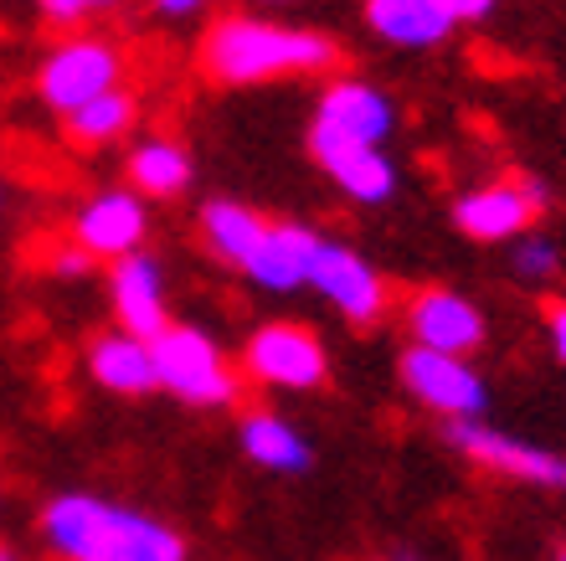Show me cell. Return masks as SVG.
<instances>
[{"instance_id": "cell-25", "label": "cell", "mask_w": 566, "mask_h": 561, "mask_svg": "<svg viewBox=\"0 0 566 561\" xmlns=\"http://www.w3.org/2000/svg\"><path fill=\"white\" fill-rule=\"evenodd\" d=\"M438 6H443V15L453 27H474V21H490L500 0H438Z\"/></svg>"}, {"instance_id": "cell-23", "label": "cell", "mask_w": 566, "mask_h": 561, "mask_svg": "<svg viewBox=\"0 0 566 561\" xmlns=\"http://www.w3.org/2000/svg\"><path fill=\"white\" fill-rule=\"evenodd\" d=\"M42 6L46 21H57V27H77V21H93V15L114 11L119 0H36Z\"/></svg>"}, {"instance_id": "cell-12", "label": "cell", "mask_w": 566, "mask_h": 561, "mask_svg": "<svg viewBox=\"0 0 566 561\" xmlns=\"http://www.w3.org/2000/svg\"><path fill=\"white\" fill-rule=\"evenodd\" d=\"M310 289L325 299V304H335L350 325H376L391 304V289H387V279L376 273V263H366L356 248L329 242V237H325V248H319V263H314V273H310Z\"/></svg>"}, {"instance_id": "cell-4", "label": "cell", "mask_w": 566, "mask_h": 561, "mask_svg": "<svg viewBox=\"0 0 566 561\" xmlns=\"http://www.w3.org/2000/svg\"><path fill=\"white\" fill-rule=\"evenodd\" d=\"M155 386L186 407H232L238 402V366L232 355L196 325H165L149 340Z\"/></svg>"}, {"instance_id": "cell-28", "label": "cell", "mask_w": 566, "mask_h": 561, "mask_svg": "<svg viewBox=\"0 0 566 561\" xmlns=\"http://www.w3.org/2000/svg\"><path fill=\"white\" fill-rule=\"evenodd\" d=\"M0 561H15V557H11V551H6V547H0Z\"/></svg>"}, {"instance_id": "cell-30", "label": "cell", "mask_w": 566, "mask_h": 561, "mask_svg": "<svg viewBox=\"0 0 566 561\" xmlns=\"http://www.w3.org/2000/svg\"><path fill=\"white\" fill-rule=\"evenodd\" d=\"M269 6H289V0H269Z\"/></svg>"}, {"instance_id": "cell-18", "label": "cell", "mask_w": 566, "mask_h": 561, "mask_svg": "<svg viewBox=\"0 0 566 561\" xmlns=\"http://www.w3.org/2000/svg\"><path fill=\"white\" fill-rule=\"evenodd\" d=\"M366 27L402 52H432L453 37V21L438 0H366Z\"/></svg>"}, {"instance_id": "cell-29", "label": "cell", "mask_w": 566, "mask_h": 561, "mask_svg": "<svg viewBox=\"0 0 566 561\" xmlns=\"http://www.w3.org/2000/svg\"><path fill=\"white\" fill-rule=\"evenodd\" d=\"M556 561H566V547H562V551H556Z\"/></svg>"}, {"instance_id": "cell-21", "label": "cell", "mask_w": 566, "mask_h": 561, "mask_svg": "<svg viewBox=\"0 0 566 561\" xmlns=\"http://www.w3.org/2000/svg\"><path fill=\"white\" fill-rule=\"evenodd\" d=\"M139 118V98L129 89L119 93H104V98H93L88 108H77V114L62 118V129H67V139L83 149H104L114 145V139H124V134L135 129Z\"/></svg>"}, {"instance_id": "cell-27", "label": "cell", "mask_w": 566, "mask_h": 561, "mask_svg": "<svg viewBox=\"0 0 566 561\" xmlns=\"http://www.w3.org/2000/svg\"><path fill=\"white\" fill-rule=\"evenodd\" d=\"M546 340H552V355L566 366V304H552V310H546Z\"/></svg>"}, {"instance_id": "cell-6", "label": "cell", "mask_w": 566, "mask_h": 561, "mask_svg": "<svg viewBox=\"0 0 566 561\" xmlns=\"http://www.w3.org/2000/svg\"><path fill=\"white\" fill-rule=\"evenodd\" d=\"M397 382L418 407H428L443 423H474L490 407V382L463 355H438L422 345H407L397 361Z\"/></svg>"}, {"instance_id": "cell-16", "label": "cell", "mask_w": 566, "mask_h": 561, "mask_svg": "<svg viewBox=\"0 0 566 561\" xmlns=\"http://www.w3.org/2000/svg\"><path fill=\"white\" fill-rule=\"evenodd\" d=\"M196 165H191V149L180 145L176 134H145L129 145V160H124V180L129 191H139L145 201H170L191 186Z\"/></svg>"}, {"instance_id": "cell-9", "label": "cell", "mask_w": 566, "mask_h": 561, "mask_svg": "<svg viewBox=\"0 0 566 561\" xmlns=\"http://www.w3.org/2000/svg\"><path fill=\"white\" fill-rule=\"evenodd\" d=\"M546 201L552 196L541 180H484L453 201V227L469 242H521L546 211Z\"/></svg>"}, {"instance_id": "cell-10", "label": "cell", "mask_w": 566, "mask_h": 561, "mask_svg": "<svg viewBox=\"0 0 566 561\" xmlns=\"http://www.w3.org/2000/svg\"><path fill=\"white\" fill-rule=\"evenodd\" d=\"M67 237L88 252L93 263H124V258H135V252H145V237H149L145 196L129 191V186L93 191L88 201L73 211V232Z\"/></svg>"}, {"instance_id": "cell-13", "label": "cell", "mask_w": 566, "mask_h": 561, "mask_svg": "<svg viewBox=\"0 0 566 561\" xmlns=\"http://www.w3.org/2000/svg\"><path fill=\"white\" fill-rule=\"evenodd\" d=\"M319 248L325 237L304 222H269L263 242L253 248V258L242 263L248 283H258L263 294H294V289H310V273L319 263Z\"/></svg>"}, {"instance_id": "cell-19", "label": "cell", "mask_w": 566, "mask_h": 561, "mask_svg": "<svg viewBox=\"0 0 566 561\" xmlns=\"http://www.w3.org/2000/svg\"><path fill=\"white\" fill-rule=\"evenodd\" d=\"M196 227H201V242H207L211 258H222L232 268L248 263L253 248L263 242V232H269V222L253 207H242V201H207Z\"/></svg>"}, {"instance_id": "cell-7", "label": "cell", "mask_w": 566, "mask_h": 561, "mask_svg": "<svg viewBox=\"0 0 566 561\" xmlns=\"http://www.w3.org/2000/svg\"><path fill=\"white\" fill-rule=\"evenodd\" d=\"M242 371L269 392H314L329 382V351L298 320H273L242 345Z\"/></svg>"}, {"instance_id": "cell-15", "label": "cell", "mask_w": 566, "mask_h": 561, "mask_svg": "<svg viewBox=\"0 0 566 561\" xmlns=\"http://www.w3.org/2000/svg\"><path fill=\"white\" fill-rule=\"evenodd\" d=\"M88 376L114 397H145L155 392V355H149V340L129 335V330H104V335L88 340Z\"/></svg>"}, {"instance_id": "cell-24", "label": "cell", "mask_w": 566, "mask_h": 561, "mask_svg": "<svg viewBox=\"0 0 566 561\" xmlns=\"http://www.w3.org/2000/svg\"><path fill=\"white\" fill-rule=\"evenodd\" d=\"M46 273H52V279H88L93 258L77 248L73 237H62L57 248H46Z\"/></svg>"}, {"instance_id": "cell-3", "label": "cell", "mask_w": 566, "mask_h": 561, "mask_svg": "<svg viewBox=\"0 0 566 561\" xmlns=\"http://www.w3.org/2000/svg\"><path fill=\"white\" fill-rule=\"evenodd\" d=\"M397 129V104L366 77H335L310 118V155L314 165H329L350 149H381Z\"/></svg>"}, {"instance_id": "cell-14", "label": "cell", "mask_w": 566, "mask_h": 561, "mask_svg": "<svg viewBox=\"0 0 566 561\" xmlns=\"http://www.w3.org/2000/svg\"><path fill=\"white\" fill-rule=\"evenodd\" d=\"M108 299H114L119 330H129V335H139V340H155L170 325L165 268H160V258H149V252H135V258L114 263V273H108Z\"/></svg>"}, {"instance_id": "cell-22", "label": "cell", "mask_w": 566, "mask_h": 561, "mask_svg": "<svg viewBox=\"0 0 566 561\" xmlns=\"http://www.w3.org/2000/svg\"><path fill=\"white\" fill-rule=\"evenodd\" d=\"M562 248H556L546 232H525L521 242H515V252H510V268H515V279L521 283H552L556 273H562Z\"/></svg>"}, {"instance_id": "cell-2", "label": "cell", "mask_w": 566, "mask_h": 561, "mask_svg": "<svg viewBox=\"0 0 566 561\" xmlns=\"http://www.w3.org/2000/svg\"><path fill=\"white\" fill-rule=\"evenodd\" d=\"M42 541L57 561H186L191 547L176 526L98 500V495H57L42 510Z\"/></svg>"}, {"instance_id": "cell-8", "label": "cell", "mask_w": 566, "mask_h": 561, "mask_svg": "<svg viewBox=\"0 0 566 561\" xmlns=\"http://www.w3.org/2000/svg\"><path fill=\"white\" fill-rule=\"evenodd\" d=\"M448 444L490 474H505V479H521V485H536V489H566V454L541 448L531 438H515L505 428H490L484 417L448 423Z\"/></svg>"}, {"instance_id": "cell-1", "label": "cell", "mask_w": 566, "mask_h": 561, "mask_svg": "<svg viewBox=\"0 0 566 561\" xmlns=\"http://www.w3.org/2000/svg\"><path fill=\"white\" fill-rule=\"evenodd\" d=\"M196 62L222 89H258L273 77L325 73L340 62V46L310 27H283L263 15H217L196 46Z\"/></svg>"}, {"instance_id": "cell-26", "label": "cell", "mask_w": 566, "mask_h": 561, "mask_svg": "<svg viewBox=\"0 0 566 561\" xmlns=\"http://www.w3.org/2000/svg\"><path fill=\"white\" fill-rule=\"evenodd\" d=\"M217 0H149V11L165 15V21H186V15H201Z\"/></svg>"}, {"instance_id": "cell-17", "label": "cell", "mask_w": 566, "mask_h": 561, "mask_svg": "<svg viewBox=\"0 0 566 561\" xmlns=\"http://www.w3.org/2000/svg\"><path fill=\"white\" fill-rule=\"evenodd\" d=\"M238 444H242V454L253 458L258 469L283 474V479H294V474H310L314 469L310 438H304V428H298V423H289L283 413H248L238 423Z\"/></svg>"}, {"instance_id": "cell-11", "label": "cell", "mask_w": 566, "mask_h": 561, "mask_svg": "<svg viewBox=\"0 0 566 561\" xmlns=\"http://www.w3.org/2000/svg\"><path fill=\"white\" fill-rule=\"evenodd\" d=\"M407 335H412V345H422V351H438V355H469L484 345V314H479V304L469 294H459V289H443V283H432V289H418V294L407 299Z\"/></svg>"}, {"instance_id": "cell-20", "label": "cell", "mask_w": 566, "mask_h": 561, "mask_svg": "<svg viewBox=\"0 0 566 561\" xmlns=\"http://www.w3.org/2000/svg\"><path fill=\"white\" fill-rule=\"evenodd\" d=\"M319 170H325L356 207H387L391 196H397V165H391L387 149H350V155L319 165Z\"/></svg>"}, {"instance_id": "cell-5", "label": "cell", "mask_w": 566, "mask_h": 561, "mask_svg": "<svg viewBox=\"0 0 566 561\" xmlns=\"http://www.w3.org/2000/svg\"><path fill=\"white\" fill-rule=\"evenodd\" d=\"M124 77H129V58H124L119 42L108 37H93V31H77L67 42H57L36 67V98L57 118L88 108L93 98L104 93H119Z\"/></svg>"}]
</instances>
